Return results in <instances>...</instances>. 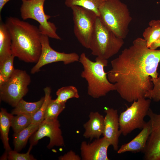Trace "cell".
I'll use <instances>...</instances> for the list:
<instances>
[{"instance_id": "f1b7e54d", "label": "cell", "mask_w": 160, "mask_h": 160, "mask_svg": "<svg viewBox=\"0 0 160 160\" xmlns=\"http://www.w3.org/2000/svg\"><path fill=\"white\" fill-rule=\"evenodd\" d=\"M33 146L30 145L28 151L25 153H20L15 150L8 151L7 159L9 160H36L30 153Z\"/></svg>"}, {"instance_id": "52a82bcc", "label": "cell", "mask_w": 160, "mask_h": 160, "mask_svg": "<svg viewBox=\"0 0 160 160\" xmlns=\"http://www.w3.org/2000/svg\"><path fill=\"white\" fill-rule=\"evenodd\" d=\"M31 82L25 71L15 69L8 79L0 85L1 100L15 107L28 92Z\"/></svg>"}, {"instance_id": "3957f363", "label": "cell", "mask_w": 160, "mask_h": 160, "mask_svg": "<svg viewBox=\"0 0 160 160\" xmlns=\"http://www.w3.org/2000/svg\"><path fill=\"white\" fill-rule=\"evenodd\" d=\"M79 61L83 67L81 77L87 81L88 95L94 98L105 96L115 90L113 84L109 81L104 68L107 66L108 60L96 57L95 61L89 59L85 53L79 56Z\"/></svg>"}, {"instance_id": "d4e9b609", "label": "cell", "mask_w": 160, "mask_h": 160, "mask_svg": "<svg viewBox=\"0 0 160 160\" xmlns=\"http://www.w3.org/2000/svg\"><path fill=\"white\" fill-rule=\"evenodd\" d=\"M15 57L12 55L0 62V85L7 81L14 72Z\"/></svg>"}, {"instance_id": "8fae6325", "label": "cell", "mask_w": 160, "mask_h": 160, "mask_svg": "<svg viewBox=\"0 0 160 160\" xmlns=\"http://www.w3.org/2000/svg\"><path fill=\"white\" fill-rule=\"evenodd\" d=\"M58 120L44 119L39 124L38 128L29 138L30 145H36L38 141L45 137L49 138L50 141L47 147L50 149L55 146H63L64 141Z\"/></svg>"}, {"instance_id": "1f68e13d", "label": "cell", "mask_w": 160, "mask_h": 160, "mask_svg": "<svg viewBox=\"0 0 160 160\" xmlns=\"http://www.w3.org/2000/svg\"><path fill=\"white\" fill-rule=\"evenodd\" d=\"M10 0H0V12H1L5 4Z\"/></svg>"}, {"instance_id": "4fadbf2b", "label": "cell", "mask_w": 160, "mask_h": 160, "mask_svg": "<svg viewBox=\"0 0 160 160\" xmlns=\"http://www.w3.org/2000/svg\"><path fill=\"white\" fill-rule=\"evenodd\" d=\"M110 143L104 137L96 139L91 143L82 141L80 145L82 160H109L107 151Z\"/></svg>"}, {"instance_id": "4dcf8cb0", "label": "cell", "mask_w": 160, "mask_h": 160, "mask_svg": "<svg viewBox=\"0 0 160 160\" xmlns=\"http://www.w3.org/2000/svg\"><path fill=\"white\" fill-rule=\"evenodd\" d=\"M160 47V36L150 46L149 48L151 49L156 50Z\"/></svg>"}, {"instance_id": "d6986e66", "label": "cell", "mask_w": 160, "mask_h": 160, "mask_svg": "<svg viewBox=\"0 0 160 160\" xmlns=\"http://www.w3.org/2000/svg\"><path fill=\"white\" fill-rule=\"evenodd\" d=\"M39 124L31 123L19 132L14 134V150L19 152L25 147L28 140L38 129Z\"/></svg>"}, {"instance_id": "30bf717a", "label": "cell", "mask_w": 160, "mask_h": 160, "mask_svg": "<svg viewBox=\"0 0 160 160\" xmlns=\"http://www.w3.org/2000/svg\"><path fill=\"white\" fill-rule=\"evenodd\" d=\"M49 38L47 36L41 34V54L38 61L31 70V74L39 72L44 66L53 63L62 62L64 64L68 65L79 61V56L75 52L68 53L54 50L50 45Z\"/></svg>"}, {"instance_id": "9a60e30c", "label": "cell", "mask_w": 160, "mask_h": 160, "mask_svg": "<svg viewBox=\"0 0 160 160\" xmlns=\"http://www.w3.org/2000/svg\"><path fill=\"white\" fill-rule=\"evenodd\" d=\"M151 123L149 120L146 122L141 131L129 142L123 144L117 151L118 154L127 152H143L151 133Z\"/></svg>"}, {"instance_id": "7402d4cb", "label": "cell", "mask_w": 160, "mask_h": 160, "mask_svg": "<svg viewBox=\"0 0 160 160\" xmlns=\"http://www.w3.org/2000/svg\"><path fill=\"white\" fill-rule=\"evenodd\" d=\"M106 0H65V4L68 7L76 5L94 12L99 17V9Z\"/></svg>"}, {"instance_id": "6da1fadb", "label": "cell", "mask_w": 160, "mask_h": 160, "mask_svg": "<svg viewBox=\"0 0 160 160\" xmlns=\"http://www.w3.org/2000/svg\"><path fill=\"white\" fill-rule=\"evenodd\" d=\"M160 62V50L151 49L143 38L138 37L111 61L108 78L123 99L133 102L145 97L153 88L151 78L158 77Z\"/></svg>"}, {"instance_id": "ac0fdd59", "label": "cell", "mask_w": 160, "mask_h": 160, "mask_svg": "<svg viewBox=\"0 0 160 160\" xmlns=\"http://www.w3.org/2000/svg\"><path fill=\"white\" fill-rule=\"evenodd\" d=\"M13 115L8 113L6 109L1 108L0 111V132L1 139L6 151L12 150L9 143V133L11 127L12 120Z\"/></svg>"}, {"instance_id": "7c38bea8", "label": "cell", "mask_w": 160, "mask_h": 160, "mask_svg": "<svg viewBox=\"0 0 160 160\" xmlns=\"http://www.w3.org/2000/svg\"><path fill=\"white\" fill-rule=\"evenodd\" d=\"M147 116L151 123V133L143 151L145 160H160V113H154L150 108Z\"/></svg>"}, {"instance_id": "484cf974", "label": "cell", "mask_w": 160, "mask_h": 160, "mask_svg": "<svg viewBox=\"0 0 160 160\" xmlns=\"http://www.w3.org/2000/svg\"><path fill=\"white\" fill-rule=\"evenodd\" d=\"M65 108V103H59L54 100L49 102L44 115V119L54 120L58 119L59 115Z\"/></svg>"}, {"instance_id": "f546056e", "label": "cell", "mask_w": 160, "mask_h": 160, "mask_svg": "<svg viewBox=\"0 0 160 160\" xmlns=\"http://www.w3.org/2000/svg\"><path fill=\"white\" fill-rule=\"evenodd\" d=\"M60 160H81V157L72 150H70L63 155L58 157Z\"/></svg>"}, {"instance_id": "2e32d148", "label": "cell", "mask_w": 160, "mask_h": 160, "mask_svg": "<svg viewBox=\"0 0 160 160\" xmlns=\"http://www.w3.org/2000/svg\"><path fill=\"white\" fill-rule=\"evenodd\" d=\"M88 120L84 124L85 131L83 136L91 140L98 139L103 135L104 126V117L98 112H91Z\"/></svg>"}, {"instance_id": "7a4b0ae2", "label": "cell", "mask_w": 160, "mask_h": 160, "mask_svg": "<svg viewBox=\"0 0 160 160\" xmlns=\"http://www.w3.org/2000/svg\"><path fill=\"white\" fill-rule=\"evenodd\" d=\"M5 23L11 37L12 55L25 62L36 63L42 49L39 28L12 16L7 17Z\"/></svg>"}, {"instance_id": "ffe728a7", "label": "cell", "mask_w": 160, "mask_h": 160, "mask_svg": "<svg viewBox=\"0 0 160 160\" xmlns=\"http://www.w3.org/2000/svg\"><path fill=\"white\" fill-rule=\"evenodd\" d=\"M44 100V97L38 101L29 102L22 99L12 111L13 115L25 114L33 116L39 110Z\"/></svg>"}, {"instance_id": "603a6c76", "label": "cell", "mask_w": 160, "mask_h": 160, "mask_svg": "<svg viewBox=\"0 0 160 160\" xmlns=\"http://www.w3.org/2000/svg\"><path fill=\"white\" fill-rule=\"evenodd\" d=\"M57 97L55 101L59 103H65L69 99L78 98L79 96L76 88L73 86L62 87L57 91Z\"/></svg>"}, {"instance_id": "cb8c5ba5", "label": "cell", "mask_w": 160, "mask_h": 160, "mask_svg": "<svg viewBox=\"0 0 160 160\" xmlns=\"http://www.w3.org/2000/svg\"><path fill=\"white\" fill-rule=\"evenodd\" d=\"M33 116L20 114L13 117L11 127L14 133H17L29 126L32 121Z\"/></svg>"}, {"instance_id": "277c9868", "label": "cell", "mask_w": 160, "mask_h": 160, "mask_svg": "<svg viewBox=\"0 0 160 160\" xmlns=\"http://www.w3.org/2000/svg\"><path fill=\"white\" fill-rule=\"evenodd\" d=\"M99 17L117 36H127L132 17L127 5L120 0H106L99 7Z\"/></svg>"}, {"instance_id": "ba28073f", "label": "cell", "mask_w": 160, "mask_h": 160, "mask_svg": "<svg viewBox=\"0 0 160 160\" xmlns=\"http://www.w3.org/2000/svg\"><path fill=\"white\" fill-rule=\"evenodd\" d=\"M151 102V99L145 97L139 99L120 113L119 121L122 134L125 136L135 129L143 128L146 122L144 118L147 115Z\"/></svg>"}, {"instance_id": "9c48e42d", "label": "cell", "mask_w": 160, "mask_h": 160, "mask_svg": "<svg viewBox=\"0 0 160 160\" xmlns=\"http://www.w3.org/2000/svg\"><path fill=\"white\" fill-rule=\"evenodd\" d=\"M70 8L72 12L74 34L83 47L89 49L96 21L98 16L93 11L81 7L74 5Z\"/></svg>"}, {"instance_id": "83f0119b", "label": "cell", "mask_w": 160, "mask_h": 160, "mask_svg": "<svg viewBox=\"0 0 160 160\" xmlns=\"http://www.w3.org/2000/svg\"><path fill=\"white\" fill-rule=\"evenodd\" d=\"M151 81L153 84V88L147 91L144 97L158 102L160 100V74L156 78H151Z\"/></svg>"}, {"instance_id": "44dd1931", "label": "cell", "mask_w": 160, "mask_h": 160, "mask_svg": "<svg viewBox=\"0 0 160 160\" xmlns=\"http://www.w3.org/2000/svg\"><path fill=\"white\" fill-rule=\"evenodd\" d=\"M148 25L143 34V38L148 47L160 36V20H152L149 22Z\"/></svg>"}, {"instance_id": "4316f807", "label": "cell", "mask_w": 160, "mask_h": 160, "mask_svg": "<svg viewBox=\"0 0 160 160\" xmlns=\"http://www.w3.org/2000/svg\"><path fill=\"white\" fill-rule=\"evenodd\" d=\"M44 90L45 94L44 102L38 111L33 116L32 123L40 124L44 119L45 112L49 102L52 99L51 88L47 87Z\"/></svg>"}, {"instance_id": "5bb4252c", "label": "cell", "mask_w": 160, "mask_h": 160, "mask_svg": "<svg viewBox=\"0 0 160 160\" xmlns=\"http://www.w3.org/2000/svg\"><path fill=\"white\" fill-rule=\"evenodd\" d=\"M104 126L103 135L112 145L113 150L118 149L119 138L121 134L120 130L117 110L106 107L105 109Z\"/></svg>"}, {"instance_id": "8992f818", "label": "cell", "mask_w": 160, "mask_h": 160, "mask_svg": "<svg viewBox=\"0 0 160 160\" xmlns=\"http://www.w3.org/2000/svg\"><path fill=\"white\" fill-rule=\"evenodd\" d=\"M46 0H21L20 9L21 17L24 20L28 19L34 20L39 23V29L41 34L49 38L61 40L57 33L55 24L48 21L51 17L45 14L44 5Z\"/></svg>"}, {"instance_id": "5b68a950", "label": "cell", "mask_w": 160, "mask_h": 160, "mask_svg": "<svg viewBox=\"0 0 160 160\" xmlns=\"http://www.w3.org/2000/svg\"><path fill=\"white\" fill-rule=\"evenodd\" d=\"M124 43V39L117 36L98 17L90 44L92 54L108 60L117 54Z\"/></svg>"}, {"instance_id": "e0dca14e", "label": "cell", "mask_w": 160, "mask_h": 160, "mask_svg": "<svg viewBox=\"0 0 160 160\" xmlns=\"http://www.w3.org/2000/svg\"><path fill=\"white\" fill-rule=\"evenodd\" d=\"M0 62L12 55V39L9 32L5 23L0 18Z\"/></svg>"}]
</instances>
